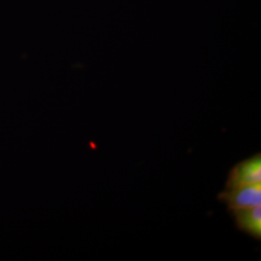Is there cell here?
<instances>
[{"label": "cell", "instance_id": "6da1fadb", "mask_svg": "<svg viewBox=\"0 0 261 261\" xmlns=\"http://www.w3.org/2000/svg\"><path fill=\"white\" fill-rule=\"evenodd\" d=\"M257 184H261V156L259 153L232 167L226 178L225 189Z\"/></svg>", "mask_w": 261, "mask_h": 261}, {"label": "cell", "instance_id": "3957f363", "mask_svg": "<svg viewBox=\"0 0 261 261\" xmlns=\"http://www.w3.org/2000/svg\"><path fill=\"white\" fill-rule=\"evenodd\" d=\"M237 228L253 238L261 239V206H253L230 212Z\"/></svg>", "mask_w": 261, "mask_h": 261}, {"label": "cell", "instance_id": "7a4b0ae2", "mask_svg": "<svg viewBox=\"0 0 261 261\" xmlns=\"http://www.w3.org/2000/svg\"><path fill=\"white\" fill-rule=\"evenodd\" d=\"M218 199L224 202L229 212L260 205L261 184L225 189L218 195Z\"/></svg>", "mask_w": 261, "mask_h": 261}]
</instances>
